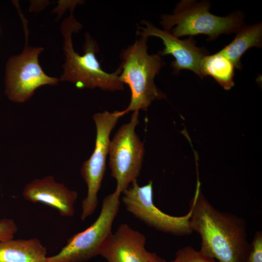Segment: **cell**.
<instances>
[{"instance_id":"obj_19","label":"cell","mask_w":262,"mask_h":262,"mask_svg":"<svg viewBox=\"0 0 262 262\" xmlns=\"http://www.w3.org/2000/svg\"><path fill=\"white\" fill-rule=\"evenodd\" d=\"M84 1L80 0H60L58 2L59 5L57 7H61V10L58 12L57 18H59L66 10L67 8L69 11L74 10L77 5L83 3Z\"/></svg>"},{"instance_id":"obj_13","label":"cell","mask_w":262,"mask_h":262,"mask_svg":"<svg viewBox=\"0 0 262 262\" xmlns=\"http://www.w3.org/2000/svg\"><path fill=\"white\" fill-rule=\"evenodd\" d=\"M47 253L36 238L0 241V262H47Z\"/></svg>"},{"instance_id":"obj_7","label":"cell","mask_w":262,"mask_h":262,"mask_svg":"<svg viewBox=\"0 0 262 262\" xmlns=\"http://www.w3.org/2000/svg\"><path fill=\"white\" fill-rule=\"evenodd\" d=\"M139 123V111H134L130 122L120 127L109 144L111 176L117 182L115 192L120 194L137 180L142 168L144 145L135 131Z\"/></svg>"},{"instance_id":"obj_4","label":"cell","mask_w":262,"mask_h":262,"mask_svg":"<svg viewBox=\"0 0 262 262\" xmlns=\"http://www.w3.org/2000/svg\"><path fill=\"white\" fill-rule=\"evenodd\" d=\"M211 6L207 0H181L172 14L161 16L160 23L164 30L177 38L203 34L208 36L209 41L215 40L222 34L236 33L245 25L244 14L240 11L219 16L209 12Z\"/></svg>"},{"instance_id":"obj_11","label":"cell","mask_w":262,"mask_h":262,"mask_svg":"<svg viewBox=\"0 0 262 262\" xmlns=\"http://www.w3.org/2000/svg\"><path fill=\"white\" fill-rule=\"evenodd\" d=\"M146 237L121 224L104 241L99 254L108 262H150L155 253L145 248Z\"/></svg>"},{"instance_id":"obj_6","label":"cell","mask_w":262,"mask_h":262,"mask_svg":"<svg viewBox=\"0 0 262 262\" xmlns=\"http://www.w3.org/2000/svg\"><path fill=\"white\" fill-rule=\"evenodd\" d=\"M120 195L115 191L106 196L95 221L68 239L58 254L47 257V262H85L98 255L104 241L112 232L113 223L120 203Z\"/></svg>"},{"instance_id":"obj_9","label":"cell","mask_w":262,"mask_h":262,"mask_svg":"<svg viewBox=\"0 0 262 262\" xmlns=\"http://www.w3.org/2000/svg\"><path fill=\"white\" fill-rule=\"evenodd\" d=\"M122 193L121 201L127 211L147 225L175 236L189 235L193 231L189 211L185 215L173 216L163 212L154 204L151 180L140 186L135 180Z\"/></svg>"},{"instance_id":"obj_17","label":"cell","mask_w":262,"mask_h":262,"mask_svg":"<svg viewBox=\"0 0 262 262\" xmlns=\"http://www.w3.org/2000/svg\"><path fill=\"white\" fill-rule=\"evenodd\" d=\"M246 262H262V232H256Z\"/></svg>"},{"instance_id":"obj_18","label":"cell","mask_w":262,"mask_h":262,"mask_svg":"<svg viewBox=\"0 0 262 262\" xmlns=\"http://www.w3.org/2000/svg\"><path fill=\"white\" fill-rule=\"evenodd\" d=\"M17 230V226L13 219L7 218L0 219V241L13 239Z\"/></svg>"},{"instance_id":"obj_3","label":"cell","mask_w":262,"mask_h":262,"mask_svg":"<svg viewBox=\"0 0 262 262\" xmlns=\"http://www.w3.org/2000/svg\"><path fill=\"white\" fill-rule=\"evenodd\" d=\"M147 38L140 36L134 43L123 49L119 54L122 68L120 80L128 85L131 92V101L125 109L127 113L146 111L153 101L166 98L154 82L156 76L165 63L159 52L148 54Z\"/></svg>"},{"instance_id":"obj_15","label":"cell","mask_w":262,"mask_h":262,"mask_svg":"<svg viewBox=\"0 0 262 262\" xmlns=\"http://www.w3.org/2000/svg\"><path fill=\"white\" fill-rule=\"evenodd\" d=\"M201 69L204 77L212 76L225 90L234 84V66L231 62L219 52L204 57Z\"/></svg>"},{"instance_id":"obj_10","label":"cell","mask_w":262,"mask_h":262,"mask_svg":"<svg viewBox=\"0 0 262 262\" xmlns=\"http://www.w3.org/2000/svg\"><path fill=\"white\" fill-rule=\"evenodd\" d=\"M140 23L145 27L138 26L136 34L147 38L155 36L161 39L164 48L158 52L161 56L171 54L175 58V61L171 63L174 73L182 69H187L193 71L201 79L204 77L201 69V64L204 57L209 53L206 49L196 46V42L193 36L180 40L170 32L158 28L150 21L143 20Z\"/></svg>"},{"instance_id":"obj_14","label":"cell","mask_w":262,"mask_h":262,"mask_svg":"<svg viewBox=\"0 0 262 262\" xmlns=\"http://www.w3.org/2000/svg\"><path fill=\"white\" fill-rule=\"evenodd\" d=\"M236 33L234 39L219 52L228 58L233 64L234 68L241 69V58L242 55L252 47L262 48V22L244 25Z\"/></svg>"},{"instance_id":"obj_1","label":"cell","mask_w":262,"mask_h":262,"mask_svg":"<svg viewBox=\"0 0 262 262\" xmlns=\"http://www.w3.org/2000/svg\"><path fill=\"white\" fill-rule=\"evenodd\" d=\"M190 223L201 238L199 252L219 262H246L250 249L245 220L215 208L198 182L190 202Z\"/></svg>"},{"instance_id":"obj_8","label":"cell","mask_w":262,"mask_h":262,"mask_svg":"<svg viewBox=\"0 0 262 262\" xmlns=\"http://www.w3.org/2000/svg\"><path fill=\"white\" fill-rule=\"evenodd\" d=\"M127 113L125 109L112 113L105 111L93 116L96 128L95 147L92 155L83 163L80 170L81 175L87 187V196L82 204L81 218L82 221L93 214L97 209L98 193L106 170L110 133L118 119Z\"/></svg>"},{"instance_id":"obj_5","label":"cell","mask_w":262,"mask_h":262,"mask_svg":"<svg viewBox=\"0 0 262 262\" xmlns=\"http://www.w3.org/2000/svg\"><path fill=\"white\" fill-rule=\"evenodd\" d=\"M20 17L23 22L26 45L21 53L9 58L5 65L4 77L5 94L10 100L17 103L30 99L39 87L56 85L60 82L59 78L50 77L43 70L38 56L44 48L28 46L27 22L23 16Z\"/></svg>"},{"instance_id":"obj_20","label":"cell","mask_w":262,"mask_h":262,"mask_svg":"<svg viewBox=\"0 0 262 262\" xmlns=\"http://www.w3.org/2000/svg\"><path fill=\"white\" fill-rule=\"evenodd\" d=\"M150 262H167L155 253Z\"/></svg>"},{"instance_id":"obj_12","label":"cell","mask_w":262,"mask_h":262,"mask_svg":"<svg viewBox=\"0 0 262 262\" xmlns=\"http://www.w3.org/2000/svg\"><path fill=\"white\" fill-rule=\"evenodd\" d=\"M23 198L33 203H43L56 209L63 217H73L78 197L76 191L57 182L51 175L35 179L25 185Z\"/></svg>"},{"instance_id":"obj_16","label":"cell","mask_w":262,"mask_h":262,"mask_svg":"<svg viewBox=\"0 0 262 262\" xmlns=\"http://www.w3.org/2000/svg\"><path fill=\"white\" fill-rule=\"evenodd\" d=\"M170 262H216L214 259L208 257L191 246L180 248L175 259Z\"/></svg>"},{"instance_id":"obj_2","label":"cell","mask_w":262,"mask_h":262,"mask_svg":"<svg viewBox=\"0 0 262 262\" xmlns=\"http://www.w3.org/2000/svg\"><path fill=\"white\" fill-rule=\"evenodd\" d=\"M73 11H70V16L63 20L60 26L65 59L60 82H69L79 89L98 88L112 92L123 90L124 84L119 78L121 66L113 73H107L102 69L96 56L99 47L88 33L84 34V54L81 56L75 51L72 35L73 33H78L82 25L75 18Z\"/></svg>"}]
</instances>
